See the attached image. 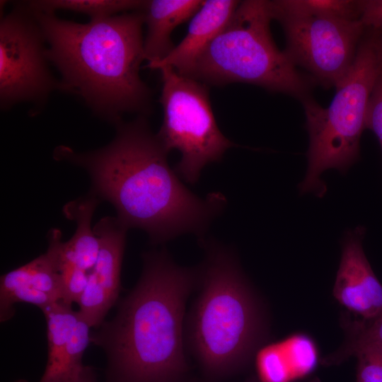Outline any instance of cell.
Wrapping results in <instances>:
<instances>
[{
    "instance_id": "10",
    "label": "cell",
    "mask_w": 382,
    "mask_h": 382,
    "mask_svg": "<svg viewBox=\"0 0 382 382\" xmlns=\"http://www.w3.org/2000/svg\"><path fill=\"white\" fill-rule=\"evenodd\" d=\"M93 228L99 240L100 250L78 304L79 313L89 326L98 328L119 296L128 228L117 217L112 216L102 218Z\"/></svg>"
},
{
    "instance_id": "13",
    "label": "cell",
    "mask_w": 382,
    "mask_h": 382,
    "mask_svg": "<svg viewBox=\"0 0 382 382\" xmlns=\"http://www.w3.org/2000/svg\"><path fill=\"white\" fill-rule=\"evenodd\" d=\"M240 1H204L199 10L191 18L187 33L182 41L164 59L148 63L146 67L158 69L171 66L185 75L197 57L219 34L233 15Z\"/></svg>"
},
{
    "instance_id": "12",
    "label": "cell",
    "mask_w": 382,
    "mask_h": 382,
    "mask_svg": "<svg viewBox=\"0 0 382 382\" xmlns=\"http://www.w3.org/2000/svg\"><path fill=\"white\" fill-rule=\"evenodd\" d=\"M365 233L363 226L346 231L332 292L349 311L361 320H369L382 313V284L365 255L362 246Z\"/></svg>"
},
{
    "instance_id": "2",
    "label": "cell",
    "mask_w": 382,
    "mask_h": 382,
    "mask_svg": "<svg viewBox=\"0 0 382 382\" xmlns=\"http://www.w3.org/2000/svg\"><path fill=\"white\" fill-rule=\"evenodd\" d=\"M143 262L137 285L91 342L106 354L108 382H184L185 306L198 267L178 265L165 249L144 253Z\"/></svg>"
},
{
    "instance_id": "3",
    "label": "cell",
    "mask_w": 382,
    "mask_h": 382,
    "mask_svg": "<svg viewBox=\"0 0 382 382\" xmlns=\"http://www.w3.org/2000/svg\"><path fill=\"white\" fill-rule=\"evenodd\" d=\"M30 10L48 42L47 59L62 76L59 88L115 125L125 112L149 110L151 91L139 74L144 11L79 23Z\"/></svg>"
},
{
    "instance_id": "27",
    "label": "cell",
    "mask_w": 382,
    "mask_h": 382,
    "mask_svg": "<svg viewBox=\"0 0 382 382\" xmlns=\"http://www.w3.org/2000/svg\"><path fill=\"white\" fill-rule=\"evenodd\" d=\"M376 46L378 53L382 58V31L376 30Z\"/></svg>"
},
{
    "instance_id": "8",
    "label": "cell",
    "mask_w": 382,
    "mask_h": 382,
    "mask_svg": "<svg viewBox=\"0 0 382 382\" xmlns=\"http://www.w3.org/2000/svg\"><path fill=\"white\" fill-rule=\"evenodd\" d=\"M272 11L282 27L284 52L291 62L307 71L316 84L335 88L351 69L366 32L360 20Z\"/></svg>"
},
{
    "instance_id": "16",
    "label": "cell",
    "mask_w": 382,
    "mask_h": 382,
    "mask_svg": "<svg viewBox=\"0 0 382 382\" xmlns=\"http://www.w3.org/2000/svg\"><path fill=\"white\" fill-rule=\"evenodd\" d=\"M18 288L39 291L64 302L61 277L47 252L1 276L0 293Z\"/></svg>"
},
{
    "instance_id": "4",
    "label": "cell",
    "mask_w": 382,
    "mask_h": 382,
    "mask_svg": "<svg viewBox=\"0 0 382 382\" xmlns=\"http://www.w3.org/2000/svg\"><path fill=\"white\" fill-rule=\"evenodd\" d=\"M200 291L185 324V345L210 379L245 368L264 345L262 306L231 249L203 237Z\"/></svg>"
},
{
    "instance_id": "7",
    "label": "cell",
    "mask_w": 382,
    "mask_h": 382,
    "mask_svg": "<svg viewBox=\"0 0 382 382\" xmlns=\"http://www.w3.org/2000/svg\"><path fill=\"white\" fill-rule=\"evenodd\" d=\"M159 101L163 110L157 138L169 152L179 151L181 158L175 171L195 184L202 168L220 161L226 151L236 146L220 131L205 83L162 66Z\"/></svg>"
},
{
    "instance_id": "22",
    "label": "cell",
    "mask_w": 382,
    "mask_h": 382,
    "mask_svg": "<svg viewBox=\"0 0 382 382\" xmlns=\"http://www.w3.org/2000/svg\"><path fill=\"white\" fill-rule=\"evenodd\" d=\"M293 377L311 372L317 363V350L313 341L304 335H295L280 342Z\"/></svg>"
},
{
    "instance_id": "14",
    "label": "cell",
    "mask_w": 382,
    "mask_h": 382,
    "mask_svg": "<svg viewBox=\"0 0 382 382\" xmlns=\"http://www.w3.org/2000/svg\"><path fill=\"white\" fill-rule=\"evenodd\" d=\"M203 3V0L147 1L144 11L147 26L144 57L147 64L160 61L172 52L173 30L192 18Z\"/></svg>"
},
{
    "instance_id": "21",
    "label": "cell",
    "mask_w": 382,
    "mask_h": 382,
    "mask_svg": "<svg viewBox=\"0 0 382 382\" xmlns=\"http://www.w3.org/2000/svg\"><path fill=\"white\" fill-rule=\"evenodd\" d=\"M260 382H289L293 378L280 342L262 345L255 353Z\"/></svg>"
},
{
    "instance_id": "23",
    "label": "cell",
    "mask_w": 382,
    "mask_h": 382,
    "mask_svg": "<svg viewBox=\"0 0 382 382\" xmlns=\"http://www.w3.org/2000/svg\"><path fill=\"white\" fill-rule=\"evenodd\" d=\"M356 382H382V349L364 347L356 352Z\"/></svg>"
},
{
    "instance_id": "1",
    "label": "cell",
    "mask_w": 382,
    "mask_h": 382,
    "mask_svg": "<svg viewBox=\"0 0 382 382\" xmlns=\"http://www.w3.org/2000/svg\"><path fill=\"white\" fill-rule=\"evenodd\" d=\"M114 139L103 148L79 153L66 146L54 151L57 160L89 173L91 193L110 202L127 228L145 231L154 244L192 233L199 238L226 203L219 192L202 199L191 192L168 165V152L141 116L119 122Z\"/></svg>"
},
{
    "instance_id": "11",
    "label": "cell",
    "mask_w": 382,
    "mask_h": 382,
    "mask_svg": "<svg viewBox=\"0 0 382 382\" xmlns=\"http://www.w3.org/2000/svg\"><path fill=\"white\" fill-rule=\"evenodd\" d=\"M47 320V361L39 382H79L88 366L82 362L91 342V327L63 301L41 308Z\"/></svg>"
},
{
    "instance_id": "6",
    "label": "cell",
    "mask_w": 382,
    "mask_h": 382,
    "mask_svg": "<svg viewBox=\"0 0 382 382\" xmlns=\"http://www.w3.org/2000/svg\"><path fill=\"white\" fill-rule=\"evenodd\" d=\"M376 39V30L366 28L353 65L335 87L328 108L311 96L301 101L309 136L307 170L299 185L301 194L313 192L323 197L327 188L321 174L330 168L345 173L360 158L369 99L382 73Z\"/></svg>"
},
{
    "instance_id": "19",
    "label": "cell",
    "mask_w": 382,
    "mask_h": 382,
    "mask_svg": "<svg viewBox=\"0 0 382 382\" xmlns=\"http://www.w3.org/2000/svg\"><path fill=\"white\" fill-rule=\"evenodd\" d=\"M47 252L54 260L60 275L64 291V303L71 305L79 303L86 287L89 273L81 268L62 249V235L58 229L49 233Z\"/></svg>"
},
{
    "instance_id": "15",
    "label": "cell",
    "mask_w": 382,
    "mask_h": 382,
    "mask_svg": "<svg viewBox=\"0 0 382 382\" xmlns=\"http://www.w3.org/2000/svg\"><path fill=\"white\" fill-rule=\"evenodd\" d=\"M100 200L91 192L67 203L63 212L64 215L75 221L76 228L73 236L66 242H62L64 253L81 268L90 272L98 256L100 243L91 228V221Z\"/></svg>"
},
{
    "instance_id": "17",
    "label": "cell",
    "mask_w": 382,
    "mask_h": 382,
    "mask_svg": "<svg viewBox=\"0 0 382 382\" xmlns=\"http://www.w3.org/2000/svg\"><path fill=\"white\" fill-rule=\"evenodd\" d=\"M147 1L141 0H37L27 1L30 8L46 13L68 10L98 20L125 13L144 11Z\"/></svg>"
},
{
    "instance_id": "5",
    "label": "cell",
    "mask_w": 382,
    "mask_h": 382,
    "mask_svg": "<svg viewBox=\"0 0 382 382\" xmlns=\"http://www.w3.org/2000/svg\"><path fill=\"white\" fill-rule=\"evenodd\" d=\"M270 1H240L231 18L184 75L204 83H245L301 102L311 96L315 81L300 72L271 33Z\"/></svg>"
},
{
    "instance_id": "24",
    "label": "cell",
    "mask_w": 382,
    "mask_h": 382,
    "mask_svg": "<svg viewBox=\"0 0 382 382\" xmlns=\"http://www.w3.org/2000/svg\"><path fill=\"white\" fill-rule=\"evenodd\" d=\"M366 129L375 134L382 150V73L375 83L369 99Z\"/></svg>"
},
{
    "instance_id": "20",
    "label": "cell",
    "mask_w": 382,
    "mask_h": 382,
    "mask_svg": "<svg viewBox=\"0 0 382 382\" xmlns=\"http://www.w3.org/2000/svg\"><path fill=\"white\" fill-rule=\"evenodd\" d=\"M348 337L341 348L325 359L326 364H338L364 347L382 349V313L369 320H357L347 326Z\"/></svg>"
},
{
    "instance_id": "26",
    "label": "cell",
    "mask_w": 382,
    "mask_h": 382,
    "mask_svg": "<svg viewBox=\"0 0 382 382\" xmlns=\"http://www.w3.org/2000/svg\"><path fill=\"white\" fill-rule=\"evenodd\" d=\"M79 382H97L94 373L91 367H87L83 376Z\"/></svg>"
},
{
    "instance_id": "18",
    "label": "cell",
    "mask_w": 382,
    "mask_h": 382,
    "mask_svg": "<svg viewBox=\"0 0 382 382\" xmlns=\"http://www.w3.org/2000/svg\"><path fill=\"white\" fill-rule=\"evenodd\" d=\"M272 8L284 13L359 20L360 0H274Z\"/></svg>"
},
{
    "instance_id": "28",
    "label": "cell",
    "mask_w": 382,
    "mask_h": 382,
    "mask_svg": "<svg viewBox=\"0 0 382 382\" xmlns=\"http://www.w3.org/2000/svg\"><path fill=\"white\" fill-rule=\"evenodd\" d=\"M245 382H260V381L257 378H253L248 379V381Z\"/></svg>"
},
{
    "instance_id": "9",
    "label": "cell",
    "mask_w": 382,
    "mask_h": 382,
    "mask_svg": "<svg viewBox=\"0 0 382 382\" xmlns=\"http://www.w3.org/2000/svg\"><path fill=\"white\" fill-rule=\"evenodd\" d=\"M45 40L27 2L19 3L0 23V100L3 108L42 102L58 83L48 69Z\"/></svg>"
},
{
    "instance_id": "25",
    "label": "cell",
    "mask_w": 382,
    "mask_h": 382,
    "mask_svg": "<svg viewBox=\"0 0 382 382\" xmlns=\"http://www.w3.org/2000/svg\"><path fill=\"white\" fill-rule=\"evenodd\" d=\"M360 21L369 29L382 31V0H360Z\"/></svg>"
}]
</instances>
